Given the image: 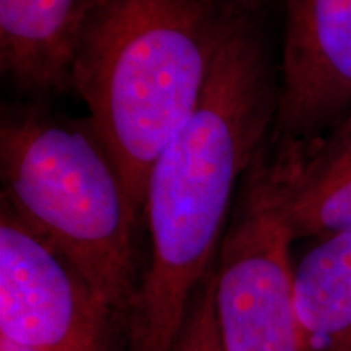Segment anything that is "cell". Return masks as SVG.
I'll return each mask as SVG.
<instances>
[{
	"label": "cell",
	"instance_id": "6da1fadb",
	"mask_svg": "<svg viewBox=\"0 0 351 351\" xmlns=\"http://www.w3.org/2000/svg\"><path fill=\"white\" fill-rule=\"evenodd\" d=\"M278 88L257 0H232L204 93L148 174L152 252L127 315V351H173L217 262L236 192L269 142Z\"/></svg>",
	"mask_w": 351,
	"mask_h": 351
},
{
	"label": "cell",
	"instance_id": "7a4b0ae2",
	"mask_svg": "<svg viewBox=\"0 0 351 351\" xmlns=\"http://www.w3.org/2000/svg\"><path fill=\"white\" fill-rule=\"evenodd\" d=\"M232 0H93L78 36L70 90L143 217L148 174L208 80Z\"/></svg>",
	"mask_w": 351,
	"mask_h": 351
},
{
	"label": "cell",
	"instance_id": "3957f363",
	"mask_svg": "<svg viewBox=\"0 0 351 351\" xmlns=\"http://www.w3.org/2000/svg\"><path fill=\"white\" fill-rule=\"evenodd\" d=\"M0 171L2 199L127 317L138 289V218L90 117L69 121L34 103L3 108Z\"/></svg>",
	"mask_w": 351,
	"mask_h": 351
},
{
	"label": "cell",
	"instance_id": "277c9868",
	"mask_svg": "<svg viewBox=\"0 0 351 351\" xmlns=\"http://www.w3.org/2000/svg\"><path fill=\"white\" fill-rule=\"evenodd\" d=\"M291 244L249 168L213 269L225 351H315L296 314Z\"/></svg>",
	"mask_w": 351,
	"mask_h": 351
},
{
	"label": "cell",
	"instance_id": "5b68a950",
	"mask_svg": "<svg viewBox=\"0 0 351 351\" xmlns=\"http://www.w3.org/2000/svg\"><path fill=\"white\" fill-rule=\"evenodd\" d=\"M117 319L69 258L2 199L0 339L26 351H116Z\"/></svg>",
	"mask_w": 351,
	"mask_h": 351
},
{
	"label": "cell",
	"instance_id": "8992f818",
	"mask_svg": "<svg viewBox=\"0 0 351 351\" xmlns=\"http://www.w3.org/2000/svg\"><path fill=\"white\" fill-rule=\"evenodd\" d=\"M270 145L304 142L351 116V0H287Z\"/></svg>",
	"mask_w": 351,
	"mask_h": 351
},
{
	"label": "cell",
	"instance_id": "52a82bcc",
	"mask_svg": "<svg viewBox=\"0 0 351 351\" xmlns=\"http://www.w3.org/2000/svg\"><path fill=\"white\" fill-rule=\"evenodd\" d=\"M251 171L293 241L351 232V116L304 142H267Z\"/></svg>",
	"mask_w": 351,
	"mask_h": 351
},
{
	"label": "cell",
	"instance_id": "ba28073f",
	"mask_svg": "<svg viewBox=\"0 0 351 351\" xmlns=\"http://www.w3.org/2000/svg\"><path fill=\"white\" fill-rule=\"evenodd\" d=\"M93 0H0V67L33 98L70 90L73 57Z\"/></svg>",
	"mask_w": 351,
	"mask_h": 351
},
{
	"label": "cell",
	"instance_id": "9c48e42d",
	"mask_svg": "<svg viewBox=\"0 0 351 351\" xmlns=\"http://www.w3.org/2000/svg\"><path fill=\"white\" fill-rule=\"evenodd\" d=\"M293 298L315 351H351V232L315 239L302 254Z\"/></svg>",
	"mask_w": 351,
	"mask_h": 351
},
{
	"label": "cell",
	"instance_id": "30bf717a",
	"mask_svg": "<svg viewBox=\"0 0 351 351\" xmlns=\"http://www.w3.org/2000/svg\"><path fill=\"white\" fill-rule=\"evenodd\" d=\"M213 269L192 298L173 351H225L215 311Z\"/></svg>",
	"mask_w": 351,
	"mask_h": 351
},
{
	"label": "cell",
	"instance_id": "8fae6325",
	"mask_svg": "<svg viewBox=\"0 0 351 351\" xmlns=\"http://www.w3.org/2000/svg\"><path fill=\"white\" fill-rule=\"evenodd\" d=\"M0 351H26L25 348H20V346L10 343V341L0 339Z\"/></svg>",
	"mask_w": 351,
	"mask_h": 351
}]
</instances>
